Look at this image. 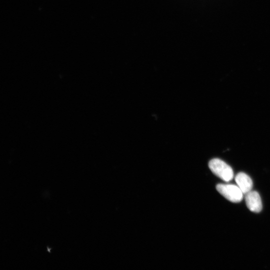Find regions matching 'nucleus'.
<instances>
[{"label":"nucleus","instance_id":"1","mask_svg":"<svg viewBox=\"0 0 270 270\" xmlns=\"http://www.w3.org/2000/svg\"><path fill=\"white\" fill-rule=\"evenodd\" d=\"M208 166L216 176L225 182H229L233 178L234 172L232 168L219 158L211 160Z\"/></svg>","mask_w":270,"mask_h":270},{"label":"nucleus","instance_id":"2","mask_svg":"<svg viewBox=\"0 0 270 270\" xmlns=\"http://www.w3.org/2000/svg\"><path fill=\"white\" fill-rule=\"evenodd\" d=\"M217 190L231 202H240L243 198V193L238 186L230 184H220L216 185Z\"/></svg>","mask_w":270,"mask_h":270},{"label":"nucleus","instance_id":"3","mask_svg":"<svg viewBox=\"0 0 270 270\" xmlns=\"http://www.w3.org/2000/svg\"><path fill=\"white\" fill-rule=\"evenodd\" d=\"M245 200L248 208L254 212H259L262 210V203L258 193L250 191L245 194Z\"/></svg>","mask_w":270,"mask_h":270},{"label":"nucleus","instance_id":"4","mask_svg":"<svg viewBox=\"0 0 270 270\" xmlns=\"http://www.w3.org/2000/svg\"><path fill=\"white\" fill-rule=\"evenodd\" d=\"M235 180L243 194H246L252 190V180L245 173L242 172L238 173L235 177Z\"/></svg>","mask_w":270,"mask_h":270}]
</instances>
